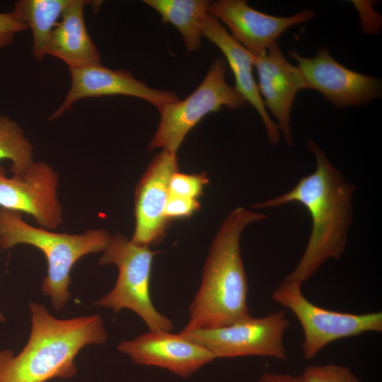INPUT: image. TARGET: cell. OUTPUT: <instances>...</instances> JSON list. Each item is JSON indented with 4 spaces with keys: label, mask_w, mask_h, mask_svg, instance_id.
<instances>
[{
    "label": "cell",
    "mask_w": 382,
    "mask_h": 382,
    "mask_svg": "<svg viewBox=\"0 0 382 382\" xmlns=\"http://www.w3.org/2000/svg\"><path fill=\"white\" fill-rule=\"evenodd\" d=\"M307 146L315 158V170L301 178L289 192L253 205L254 209H264L297 202L309 212L312 226L305 251L296 267L284 277L301 284L328 260H337L345 253L356 189L312 139L307 140Z\"/></svg>",
    "instance_id": "obj_1"
},
{
    "label": "cell",
    "mask_w": 382,
    "mask_h": 382,
    "mask_svg": "<svg viewBox=\"0 0 382 382\" xmlns=\"http://www.w3.org/2000/svg\"><path fill=\"white\" fill-rule=\"evenodd\" d=\"M28 340L17 354L0 350V382H47L77 372L75 359L86 346L104 345L108 334L99 314L59 319L40 303L30 302Z\"/></svg>",
    "instance_id": "obj_2"
},
{
    "label": "cell",
    "mask_w": 382,
    "mask_h": 382,
    "mask_svg": "<svg viewBox=\"0 0 382 382\" xmlns=\"http://www.w3.org/2000/svg\"><path fill=\"white\" fill-rule=\"evenodd\" d=\"M266 218L240 207L224 220L211 244L201 284L182 331L218 328L252 316L248 307V282L240 240L248 225Z\"/></svg>",
    "instance_id": "obj_3"
},
{
    "label": "cell",
    "mask_w": 382,
    "mask_h": 382,
    "mask_svg": "<svg viewBox=\"0 0 382 382\" xmlns=\"http://www.w3.org/2000/svg\"><path fill=\"white\" fill-rule=\"evenodd\" d=\"M112 236L104 228L87 229L80 234L57 233L30 225L21 212L0 208V248L26 244L44 254L47 270L41 289L56 310L64 307L71 297V272L76 262L86 255L102 253Z\"/></svg>",
    "instance_id": "obj_4"
},
{
    "label": "cell",
    "mask_w": 382,
    "mask_h": 382,
    "mask_svg": "<svg viewBox=\"0 0 382 382\" xmlns=\"http://www.w3.org/2000/svg\"><path fill=\"white\" fill-rule=\"evenodd\" d=\"M156 251L134 243L122 233H116L98 260L100 265H115L118 276L112 289L93 305L118 313L129 309L137 314L149 330L173 329L170 319L154 306L150 293L152 264Z\"/></svg>",
    "instance_id": "obj_5"
},
{
    "label": "cell",
    "mask_w": 382,
    "mask_h": 382,
    "mask_svg": "<svg viewBox=\"0 0 382 382\" xmlns=\"http://www.w3.org/2000/svg\"><path fill=\"white\" fill-rule=\"evenodd\" d=\"M227 63L222 57L213 62L199 86L183 100L168 104L160 112L158 129L149 150L162 149L176 154L187 134L209 113L225 106L240 108L246 101L226 81Z\"/></svg>",
    "instance_id": "obj_6"
},
{
    "label": "cell",
    "mask_w": 382,
    "mask_h": 382,
    "mask_svg": "<svg viewBox=\"0 0 382 382\" xmlns=\"http://www.w3.org/2000/svg\"><path fill=\"white\" fill-rule=\"evenodd\" d=\"M301 283L284 279L272 294L275 303L290 310L303 332L302 351L313 359L325 347L338 340L367 332H382V312L354 314L321 308L303 295Z\"/></svg>",
    "instance_id": "obj_7"
},
{
    "label": "cell",
    "mask_w": 382,
    "mask_h": 382,
    "mask_svg": "<svg viewBox=\"0 0 382 382\" xmlns=\"http://www.w3.org/2000/svg\"><path fill=\"white\" fill-rule=\"evenodd\" d=\"M289 325L285 312L280 311L218 328L180 332L204 346L215 359L257 356L286 360L284 338Z\"/></svg>",
    "instance_id": "obj_8"
},
{
    "label": "cell",
    "mask_w": 382,
    "mask_h": 382,
    "mask_svg": "<svg viewBox=\"0 0 382 382\" xmlns=\"http://www.w3.org/2000/svg\"><path fill=\"white\" fill-rule=\"evenodd\" d=\"M59 175L50 164L33 161L22 175L8 178L0 166V208L32 216L40 227L55 230L62 224Z\"/></svg>",
    "instance_id": "obj_9"
},
{
    "label": "cell",
    "mask_w": 382,
    "mask_h": 382,
    "mask_svg": "<svg viewBox=\"0 0 382 382\" xmlns=\"http://www.w3.org/2000/svg\"><path fill=\"white\" fill-rule=\"evenodd\" d=\"M288 53L297 62L307 88L318 91L337 108L364 105L381 94L378 79L347 69L333 59L327 48H320L312 58L302 57L296 50Z\"/></svg>",
    "instance_id": "obj_10"
},
{
    "label": "cell",
    "mask_w": 382,
    "mask_h": 382,
    "mask_svg": "<svg viewBox=\"0 0 382 382\" xmlns=\"http://www.w3.org/2000/svg\"><path fill=\"white\" fill-rule=\"evenodd\" d=\"M71 83L64 100L49 120L61 117L70 111L76 101L86 98L128 96L141 98L155 106L160 112L168 104L178 99L175 93L149 87L124 69H112L100 64L69 68Z\"/></svg>",
    "instance_id": "obj_11"
},
{
    "label": "cell",
    "mask_w": 382,
    "mask_h": 382,
    "mask_svg": "<svg viewBox=\"0 0 382 382\" xmlns=\"http://www.w3.org/2000/svg\"><path fill=\"white\" fill-rule=\"evenodd\" d=\"M178 171L176 154L162 150L151 161L134 191L135 228L131 241L150 247L163 239L170 224L164 216L169 183Z\"/></svg>",
    "instance_id": "obj_12"
},
{
    "label": "cell",
    "mask_w": 382,
    "mask_h": 382,
    "mask_svg": "<svg viewBox=\"0 0 382 382\" xmlns=\"http://www.w3.org/2000/svg\"><path fill=\"white\" fill-rule=\"evenodd\" d=\"M209 13L222 21L232 37L255 56L265 54L288 28L315 16L311 9L289 16H272L255 10L244 0L216 1L209 4Z\"/></svg>",
    "instance_id": "obj_13"
},
{
    "label": "cell",
    "mask_w": 382,
    "mask_h": 382,
    "mask_svg": "<svg viewBox=\"0 0 382 382\" xmlns=\"http://www.w3.org/2000/svg\"><path fill=\"white\" fill-rule=\"evenodd\" d=\"M117 348L136 364L163 368L183 378L215 359L204 346L169 331L149 330L121 341Z\"/></svg>",
    "instance_id": "obj_14"
},
{
    "label": "cell",
    "mask_w": 382,
    "mask_h": 382,
    "mask_svg": "<svg viewBox=\"0 0 382 382\" xmlns=\"http://www.w3.org/2000/svg\"><path fill=\"white\" fill-rule=\"evenodd\" d=\"M254 67L264 105L276 119L279 133L286 144L291 145V108L297 93L301 89H307L301 74L297 66L291 64L283 55L277 42L265 54L255 56Z\"/></svg>",
    "instance_id": "obj_15"
},
{
    "label": "cell",
    "mask_w": 382,
    "mask_h": 382,
    "mask_svg": "<svg viewBox=\"0 0 382 382\" xmlns=\"http://www.w3.org/2000/svg\"><path fill=\"white\" fill-rule=\"evenodd\" d=\"M203 30L204 37L224 54L234 76L235 89L259 114L271 144H277L280 139L279 131L267 113L253 74L255 56L234 40L219 21L209 13L204 20Z\"/></svg>",
    "instance_id": "obj_16"
},
{
    "label": "cell",
    "mask_w": 382,
    "mask_h": 382,
    "mask_svg": "<svg viewBox=\"0 0 382 382\" xmlns=\"http://www.w3.org/2000/svg\"><path fill=\"white\" fill-rule=\"evenodd\" d=\"M91 2L71 0L50 36L46 55L61 59L69 68L100 64V53L84 21L85 7Z\"/></svg>",
    "instance_id": "obj_17"
},
{
    "label": "cell",
    "mask_w": 382,
    "mask_h": 382,
    "mask_svg": "<svg viewBox=\"0 0 382 382\" xmlns=\"http://www.w3.org/2000/svg\"><path fill=\"white\" fill-rule=\"evenodd\" d=\"M156 11L162 21L173 24L181 34L186 53L199 49L204 37V22L209 14L206 0H144Z\"/></svg>",
    "instance_id": "obj_18"
},
{
    "label": "cell",
    "mask_w": 382,
    "mask_h": 382,
    "mask_svg": "<svg viewBox=\"0 0 382 382\" xmlns=\"http://www.w3.org/2000/svg\"><path fill=\"white\" fill-rule=\"evenodd\" d=\"M71 0H18L11 11L31 30L32 54L40 62L46 55L50 36Z\"/></svg>",
    "instance_id": "obj_19"
},
{
    "label": "cell",
    "mask_w": 382,
    "mask_h": 382,
    "mask_svg": "<svg viewBox=\"0 0 382 382\" xmlns=\"http://www.w3.org/2000/svg\"><path fill=\"white\" fill-rule=\"evenodd\" d=\"M11 162L13 175H22L32 164L33 147L19 124L10 117L0 114V160Z\"/></svg>",
    "instance_id": "obj_20"
},
{
    "label": "cell",
    "mask_w": 382,
    "mask_h": 382,
    "mask_svg": "<svg viewBox=\"0 0 382 382\" xmlns=\"http://www.w3.org/2000/svg\"><path fill=\"white\" fill-rule=\"evenodd\" d=\"M301 376L303 382H360L348 367L334 364L308 366Z\"/></svg>",
    "instance_id": "obj_21"
},
{
    "label": "cell",
    "mask_w": 382,
    "mask_h": 382,
    "mask_svg": "<svg viewBox=\"0 0 382 382\" xmlns=\"http://www.w3.org/2000/svg\"><path fill=\"white\" fill-rule=\"evenodd\" d=\"M208 183L209 178L205 173L187 174L177 171L170 178L169 194L198 199Z\"/></svg>",
    "instance_id": "obj_22"
},
{
    "label": "cell",
    "mask_w": 382,
    "mask_h": 382,
    "mask_svg": "<svg viewBox=\"0 0 382 382\" xmlns=\"http://www.w3.org/2000/svg\"><path fill=\"white\" fill-rule=\"evenodd\" d=\"M200 208L198 199L182 197L169 195L165 210L164 216L166 220L171 221L190 218Z\"/></svg>",
    "instance_id": "obj_23"
},
{
    "label": "cell",
    "mask_w": 382,
    "mask_h": 382,
    "mask_svg": "<svg viewBox=\"0 0 382 382\" xmlns=\"http://www.w3.org/2000/svg\"><path fill=\"white\" fill-rule=\"evenodd\" d=\"M28 30L27 25L17 18L11 12H0V48L13 43L17 33Z\"/></svg>",
    "instance_id": "obj_24"
},
{
    "label": "cell",
    "mask_w": 382,
    "mask_h": 382,
    "mask_svg": "<svg viewBox=\"0 0 382 382\" xmlns=\"http://www.w3.org/2000/svg\"><path fill=\"white\" fill-rule=\"evenodd\" d=\"M259 382H303L300 376L289 374L267 372L259 378Z\"/></svg>",
    "instance_id": "obj_25"
},
{
    "label": "cell",
    "mask_w": 382,
    "mask_h": 382,
    "mask_svg": "<svg viewBox=\"0 0 382 382\" xmlns=\"http://www.w3.org/2000/svg\"><path fill=\"white\" fill-rule=\"evenodd\" d=\"M5 317L4 315L0 312V322L4 323L5 321Z\"/></svg>",
    "instance_id": "obj_26"
}]
</instances>
